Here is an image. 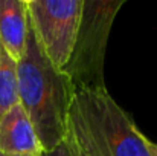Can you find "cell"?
<instances>
[{"mask_svg": "<svg viewBox=\"0 0 157 156\" xmlns=\"http://www.w3.org/2000/svg\"><path fill=\"white\" fill-rule=\"evenodd\" d=\"M41 156H70V155H69V150H67L66 144L63 142L61 146H58V147H56L55 150H52V152H43Z\"/></svg>", "mask_w": 157, "mask_h": 156, "instance_id": "cell-9", "label": "cell"}, {"mask_svg": "<svg viewBox=\"0 0 157 156\" xmlns=\"http://www.w3.org/2000/svg\"><path fill=\"white\" fill-rule=\"evenodd\" d=\"M73 104L98 156H151L148 138L107 89L75 92Z\"/></svg>", "mask_w": 157, "mask_h": 156, "instance_id": "cell-2", "label": "cell"}, {"mask_svg": "<svg viewBox=\"0 0 157 156\" xmlns=\"http://www.w3.org/2000/svg\"><path fill=\"white\" fill-rule=\"evenodd\" d=\"M29 23L43 54L64 69L76 43L84 0H26Z\"/></svg>", "mask_w": 157, "mask_h": 156, "instance_id": "cell-4", "label": "cell"}, {"mask_svg": "<svg viewBox=\"0 0 157 156\" xmlns=\"http://www.w3.org/2000/svg\"><path fill=\"white\" fill-rule=\"evenodd\" d=\"M125 0H84L82 17L72 57L63 72L75 92L104 90V61L114 17Z\"/></svg>", "mask_w": 157, "mask_h": 156, "instance_id": "cell-3", "label": "cell"}, {"mask_svg": "<svg viewBox=\"0 0 157 156\" xmlns=\"http://www.w3.org/2000/svg\"><path fill=\"white\" fill-rule=\"evenodd\" d=\"M0 153L41 155L43 147L31 118L20 103L0 118Z\"/></svg>", "mask_w": 157, "mask_h": 156, "instance_id": "cell-5", "label": "cell"}, {"mask_svg": "<svg viewBox=\"0 0 157 156\" xmlns=\"http://www.w3.org/2000/svg\"><path fill=\"white\" fill-rule=\"evenodd\" d=\"M17 103V61L0 43V118Z\"/></svg>", "mask_w": 157, "mask_h": 156, "instance_id": "cell-7", "label": "cell"}, {"mask_svg": "<svg viewBox=\"0 0 157 156\" xmlns=\"http://www.w3.org/2000/svg\"><path fill=\"white\" fill-rule=\"evenodd\" d=\"M29 14L26 0H0V43L18 63L26 51Z\"/></svg>", "mask_w": 157, "mask_h": 156, "instance_id": "cell-6", "label": "cell"}, {"mask_svg": "<svg viewBox=\"0 0 157 156\" xmlns=\"http://www.w3.org/2000/svg\"><path fill=\"white\" fill-rule=\"evenodd\" d=\"M41 155H5V153H0V156H41Z\"/></svg>", "mask_w": 157, "mask_h": 156, "instance_id": "cell-11", "label": "cell"}, {"mask_svg": "<svg viewBox=\"0 0 157 156\" xmlns=\"http://www.w3.org/2000/svg\"><path fill=\"white\" fill-rule=\"evenodd\" d=\"M17 95L34 124L43 152L61 146L67 135L75 89L69 77L43 54L31 23L26 51L17 63Z\"/></svg>", "mask_w": 157, "mask_h": 156, "instance_id": "cell-1", "label": "cell"}, {"mask_svg": "<svg viewBox=\"0 0 157 156\" xmlns=\"http://www.w3.org/2000/svg\"><path fill=\"white\" fill-rule=\"evenodd\" d=\"M148 150H150L151 156H157V142H153L148 139Z\"/></svg>", "mask_w": 157, "mask_h": 156, "instance_id": "cell-10", "label": "cell"}, {"mask_svg": "<svg viewBox=\"0 0 157 156\" xmlns=\"http://www.w3.org/2000/svg\"><path fill=\"white\" fill-rule=\"evenodd\" d=\"M64 144H66L70 156H98L95 146L82 124V119H81L75 104H72V109H70L67 135H66Z\"/></svg>", "mask_w": 157, "mask_h": 156, "instance_id": "cell-8", "label": "cell"}]
</instances>
